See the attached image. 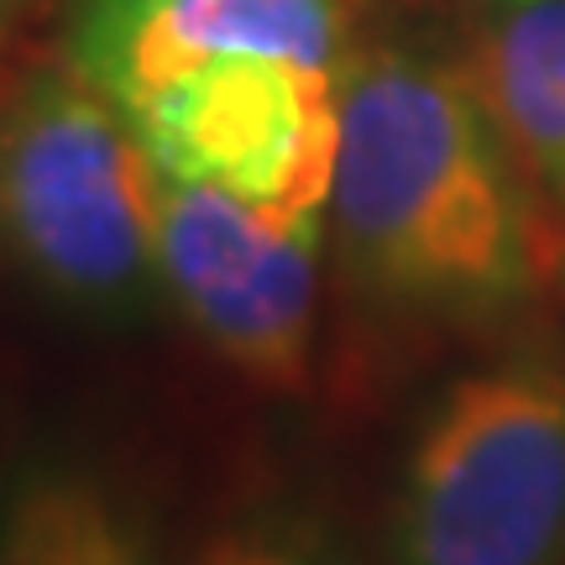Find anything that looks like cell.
Returning a JSON list of instances; mask_svg holds the SVG:
<instances>
[{
  "label": "cell",
  "instance_id": "obj_1",
  "mask_svg": "<svg viewBox=\"0 0 565 565\" xmlns=\"http://www.w3.org/2000/svg\"><path fill=\"white\" fill-rule=\"evenodd\" d=\"M335 246L345 278L419 320H492L534 282L513 152L461 68L408 53L341 63Z\"/></svg>",
  "mask_w": 565,
  "mask_h": 565
},
{
  "label": "cell",
  "instance_id": "obj_2",
  "mask_svg": "<svg viewBox=\"0 0 565 565\" xmlns=\"http://www.w3.org/2000/svg\"><path fill=\"white\" fill-rule=\"evenodd\" d=\"M393 565H565V356L529 345L424 414L393 503Z\"/></svg>",
  "mask_w": 565,
  "mask_h": 565
},
{
  "label": "cell",
  "instance_id": "obj_3",
  "mask_svg": "<svg viewBox=\"0 0 565 565\" xmlns=\"http://www.w3.org/2000/svg\"><path fill=\"white\" fill-rule=\"evenodd\" d=\"M162 173L121 105L42 68L0 110V242L42 288L121 309L158 273Z\"/></svg>",
  "mask_w": 565,
  "mask_h": 565
},
{
  "label": "cell",
  "instance_id": "obj_4",
  "mask_svg": "<svg viewBox=\"0 0 565 565\" xmlns=\"http://www.w3.org/2000/svg\"><path fill=\"white\" fill-rule=\"evenodd\" d=\"M162 179L204 183L278 221L330 210L341 74L294 58H225L126 105Z\"/></svg>",
  "mask_w": 565,
  "mask_h": 565
},
{
  "label": "cell",
  "instance_id": "obj_5",
  "mask_svg": "<svg viewBox=\"0 0 565 565\" xmlns=\"http://www.w3.org/2000/svg\"><path fill=\"white\" fill-rule=\"evenodd\" d=\"M320 221H278L204 183L162 179L158 278L246 383L299 393L315 356Z\"/></svg>",
  "mask_w": 565,
  "mask_h": 565
},
{
  "label": "cell",
  "instance_id": "obj_6",
  "mask_svg": "<svg viewBox=\"0 0 565 565\" xmlns=\"http://www.w3.org/2000/svg\"><path fill=\"white\" fill-rule=\"evenodd\" d=\"M351 17L356 0H79L63 32V63L126 110L225 58H294L341 74Z\"/></svg>",
  "mask_w": 565,
  "mask_h": 565
},
{
  "label": "cell",
  "instance_id": "obj_7",
  "mask_svg": "<svg viewBox=\"0 0 565 565\" xmlns=\"http://www.w3.org/2000/svg\"><path fill=\"white\" fill-rule=\"evenodd\" d=\"M466 84L508 152L565 204V0H519L482 26Z\"/></svg>",
  "mask_w": 565,
  "mask_h": 565
},
{
  "label": "cell",
  "instance_id": "obj_8",
  "mask_svg": "<svg viewBox=\"0 0 565 565\" xmlns=\"http://www.w3.org/2000/svg\"><path fill=\"white\" fill-rule=\"evenodd\" d=\"M0 565H162L152 519L84 466L21 471L0 503Z\"/></svg>",
  "mask_w": 565,
  "mask_h": 565
},
{
  "label": "cell",
  "instance_id": "obj_9",
  "mask_svg": "<svg viewBox=\"0 0 565 565\" xmlns=\"http://www.w3.org/2000/svg\"><path fill=\"white\" fill-rule=\"evenodd\" d=\"M194 565H366L330 513L299 503L252 508L194 555Z\"/></svg>",
  "mask_w": 565,
  "mask_h": 565
},
{
  "label": "cell",
  "instance_id": "obj_10",
  "mask_svg": "<svg viewBox=\"0 0 565 565\" xmlns=\"http://www.w3.org/2000/svg\"><path fill=\"white\" fill-rule=\"evenodd\" d=\"M6 100H11V47L0 38V110H6Z\"/></svg>",
  "mask_w": 565,
  "mask_h": 565
},
{
  "label": "cell",
  "instance_id": "obj_11",
  "mask_svg": "<svg viewBox=\"0 0 565 565\" xmlns=\"http://www.w3.org/2000/svg\"><path fill=\"white\" fill-rule=\"evenodd\" d=\"M561 282H565V246H561Z\"/></svg>",
  "mask_w": 565,
  "mask_h": 565
},
{
  "label": "cell",
  "instance_id": "obj_12",
  "mask_svg": "<svg viewBox=\"0 0 565 565\" xmlns=\"http://www.w3.org/2000/svg\"><path fill=\"white\" fill-rule=\"evenodd\" d=\"M105 6H121V0H105Z\"/></svg>",
  "mask_w": 565,
  "mask_h": 565
}]
</instances>
